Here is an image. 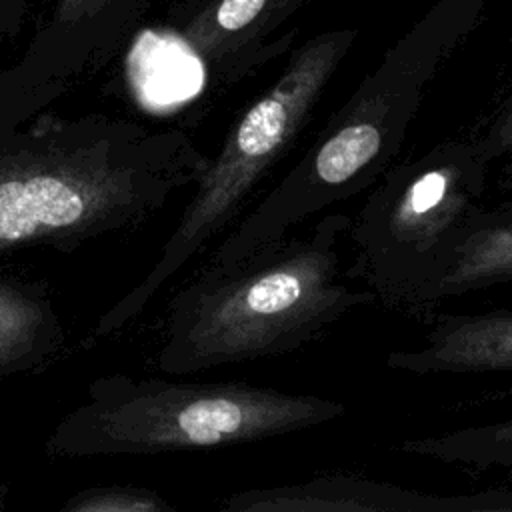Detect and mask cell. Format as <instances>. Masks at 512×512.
Returning a JSON list of instances; mask_svg holds the SVG:
<instances>
[{"label":"cell","instance_id":"10","mask_svg":"<svg viewBox=\"0 0 512 512\" xmlns=\"http://www.w3.org/2000/svg\"><path fill=\"white\" fill-rule=\"evenodd\" d=\"M82 212V194L58 178L38 176L0 184V240H20L40 228L68 226Z\"/></svg>","mask_w":512,"mask_h":512},{"label":"cell","instance_id":"11","mask_svg":"<svg viewBox=\"0 0 512 512\" xmlns=\"http://www.w3.org/2000/svg\"><path fill=\"white\" fill-rule=\"evenodd\" d=\"M398 448L468 470H512V418L408 438Z\"/></svg>","mask_w":512,"mask_h":512},{"label":"cell","instance_id":"4","mask_svg":"<svg viewBox=\"0 0 512 512\" xmlns=\"http://www.w3.org/2000/svg\"><path fill=\"white\" fill-rule=\"evenodd\" d=\"M354 38L356 30L340 28L306 40L292 52L278 78L242 110L214 164L206 168L198 196L170 244L168 268H176L222 230L296 148Z\"/></svg>","mask_w":512,"mask_h":512},{"label":"cell","instance_id":"8","mask_svg":"<svg viewBox=\"0 0 512 512\" xmlns=\"http://www.w3.org/2000/svg\"><path fill=\"white\" fill-rule=\"evenodd\" d=\"M302 0H216L190 26L184 38L194 52L208 58L248 64L262 58V40Z\"/></svg>","mask_w":512,"mask_h":512},{"label":"cell","instance_id":"3","mask_svg":"<svg viewBox=\"0 0 512 512\" xmlns=\"http://www.w3.org/2000/svg\"><path fill=\"white\" fill-rule=\"evenodd\" d=\"M490 164L478 136L394 162L350 216L348 276L386 308L424 316L428 292L482 210Z\"/></svg>","mask_w":512,"mask_h":512},{"label":"cell","instance_id":"14","mask_svg":"<svg viewBox=\"0 0 512 512\" xmlns=\"http://www.w3.org/2000/svg\"><path fill=\"white\" fill-rule=\"evenodd\" d=\"M94 0H62V16L72 18L84 14V10L92 4Z\"/></svg>","mask_w":512,"mask_h":512},{"label":"cell","instance_id":"2","mask_svg":"<svg viewBox=\"0 0 512 512\" xmlns=\"http://www.w3.org/2000/svg\"><path fill=\"white\" fill-rule=\"evenodd\" d=\"M350 216L324 212L304 236H284L248 256L214 266L190 294L182 346L188 364L284 356L320 336L376 296L342 268L340 240Z\"/></svg>","mask_w":512,"mask_h":512},{"label":"cell","instance_id":"13","mask_svg":"<svg viewBox=\"0 0 512 512\" xmlns=\"http://www.w3.org/2000/svg\"><path fill=\"white\" fill-rule=\"evenodd\" d=\"M446 512H512V488L446 494Z\"/></svg>","mask_w":512,"mask_h":512},{"label":"cell","instance_id":"1","mask_svg":"<svg viewBox=\"0 0 512 512\" xmlns=\"http://www.w3.org/2000/svg\"><path fill=\"white\" fill-rule=\"evenodd\" d=\"M488 0H436L326 120L216 254V266L282 240L308 218L368 192L394 164L424 92Z\"/></svg>","mask_w":512,"mask_h":512},{"label":"cell","instance_id":"12","mask_svg":"<svg viewBox=\"0 0 512 512\" xmlns=\"http://www.w3.org/2000/svg\"><path fill=\"white\" fill-rule=\"evenodd\" d=\"M478 138L492 162L506 160V174L512 180V98L494 114Z\"/></svg>","mask_w":512,"mask_h":512},{"label":"cell","instance_id":"9","mask_svg":"<svg viewBox=\"0 0 512 512\" xmlns=\"http://www.w3.org/2000/svg\"><path fill=\"white\" fill-rule=\"evenodd\" d=\"M128 80L148 108L188 98L202 78L200 56L180 36L144 30L128 52Z\"/></svg>","mask_w":512,"mask_h":512},{"label":"cell","instance_id":"6","mask_svg":"<svg viewBox=\"0 0 512 512\" xmlns=\"http://www.w3.org/2000/svg\"><path fill=\"white\" fill-rule=\"evenodd\" d=\"M398 364L416 376L512 372V308L442 314L420 346L400 350Z\"/></svg>","mask_w":512,"mask_h":512},{"label":"cell","instance_id":"5","mask_svg":"<svg viewBox=\"0 0 512 512\" xmlns=\"http://www.w3.org/2000/svg\"><path fill=\"white\" fill-rule=\"evenodd\" d=\"M224 508L230 512H446V494L360 474H322L232 494Z\"/></svg>","mask_w":512,"mask_h":512},{"label":"cell","instance_id":"7","mask_svg":"<svg viewBox=\"0 0 512 512\" xmlns=\"http://www.w3.org/2000/svg\"><path fill=\"white\" fill-rule=\"evenodd\" d=\"M512 282V202L478 212L426 298V312L448 298Z\"/></svg>","mask_w":512,"mask_h":512}]
</instances>
